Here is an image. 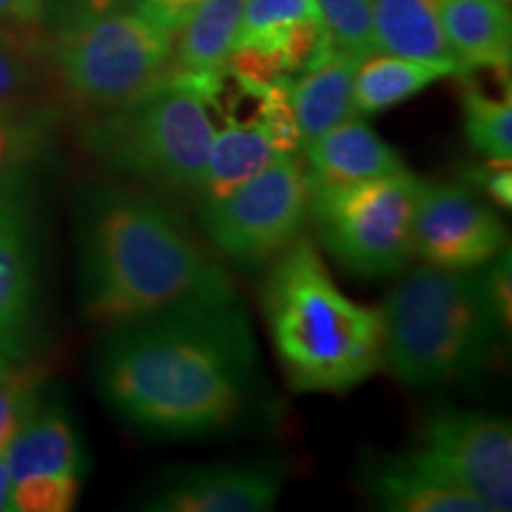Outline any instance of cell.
<instances>
[{
  "mask_svg": "<svg viewBox=\"0 0 512 512\" xmlns=\"http://www.w3.org/2000/svg\"><path fill=\"white\" fill-rule=\"evenodd\" d=\"M256 342L238 292L110 325L95 380L128 425L157 437L226 430L256 392Z\"/></svg>",
  "mask_w": 512,
  "mask_h": 512,
  "instance_id": "cell-1",
  "label": "cell"
},
{
  "mask_svg": "<svg viewBox=\"0 0 512 512\" xmlns=\"http://www.w3.org/2000/svg\"><path fill=\"white\" fill-rule=\"evenodd\" d=\"M235 294L233 280L166 204L102 188L81 216V302L93 323L150 316L190 299Z\"/></svg>",
  "mask_w": 512,
  "mask_h": 512,
  "instance_id": "cell-2",
  "label": "cell"
},
{
  "mask_svg": "<svg viewBox=\"0 0 512 512\" xmlns=\"http://www.w3.org/2000/svg\"><path fill=\"white\" fill-rule=\"evenodd\" d=\"M261 309L294 392L344 394L384 368L380 306L351 302L311 240L297 238L275 256Z\"/></svg>",
  "mask_w": 512,
  "mask_h": 512,
  "instance_id": "cell-3",
  "label": "cell"
},
{
  "mask_svg": "<svg viewBox=\"0 0 512 512\" xmlns=\"http://www.w3.org/2000/svg\"><path fill=\"white\" fill-rule=\"evenodd\" d=\"M384 368L403 387L434 389L482 373L505 323L486 273L422 266L380 306Z\"/></svg>",
  "mask_w": 512,
  "mask_h": 512,
  "instance_id": "cell-4",
  "label": "cell"
},
{
  "mask_svg": "<svg viewBox=\"0 0 512 512\" xmlns=\"http://www.w3.org/2000/svg\"><path fill=\"white\" fill-rule=\"evenodd\" d=\"M221 72L169 69L126 105L102 112L86 128L83 143L119 174L164 190L197 192L216 131L211 105Z\"/></svg>",
  "mask_w": 512,
  "mask_h": 512,
  "instance_id": "cell-5",
  "label": "cell"
},
{
  "mask_svg": "<svg viewBox=\"0 0 512 512\" xmlns=\"http://www.w3.org/2000/svg\"><path fill=\"white\" fill-rule=\"evenodd\" d=\"M174 36L138 10H107L60 27L53 60L76 105L110 112L147 91L171 69Z\"/></svg>",
  "mask_w": 512,
  "mask_h": 512,
  "instance_id": "cell-6",
  "label": "cell"
},
{
  "mask_svg": "<svg viewBox=\"0 0 512 512\" xmlns=\"http://www.w3.org/2000/svg\"><path fill=\"white\" fill-rule=\"evenodd\" d=\"M425 178L411 169L337 188H309L318 240L356 278H392L413 259V223Z\"/></svg>",
  "mask_w": 512,
  "mask_h": 512,
  "instance_id": "cell-7",
  "label": "cell"
},
{
  "mask_svg": "<svg viewBox=\"0 0 512 512\" xmlns=\"http://www.w3.org/2000/svg\"><path fill=\"white\" fill-rule=\"evenodd\" d=\"M197 219L226 259L256 266L283 254L302 238L309 219V185L292 155L249 178L219 200H202Z\"/></svg>",
  "mask_w": 512,
  "mask_h": 512,
  "instance_id": "cell-8",
  "label": "cell"
},
{
  "mask_svg": "<svg viewBox=\"0 0 512 512\" xmlns=\"http://www.w3.org/2000/svg\"><path fill=\"white\" fill-rule=\"evenodd\" d=\"M406 456L430 475L489 503L494 512L512 508V430L498 415L434 411Z\"/></svg>",
  "mask_w": 512,
  "mask_h": 512,
  "instance_id": "cell-9",
  "label": "cell"
},
{
  "mask_svg": "<svg viewBox=\"0 0 512 512\" xmlns=\"http://www.w3.org/2000/svg\"><path fill=\"white\" fill-rule=\"evenodd\" d=\"M15 512H69L81 491V446L57 406H36L5 446Z\"/></svg>",
  "mask_w": 512,
  "mask_h": 512,
  "instance_id": "cell-10",
  "label": "cell"
},
{
  "mask_svg": "<svg viewBox=\"0 0 512 512\" xmlns=\"http://www.w3.org/2000/svg\"><path fill=\"white\" fill-rule=\"evenodd\" d=\"M505 247L501 216L467 183H427L413 223V256L446 271H472Z\"/></svg>",
  "mask_w": 512,
  "mask_h": 512,
  "instance_id": "cell-11",
  "label": "cell"
},
{
  "mask_svg": "<svg viewBox=\"0 0 512 512\" xmlns=\"http://www.w3.org/2000/svg\"><path fill=\"white\" fill-rule=\"evenodd\" d=\"M283 491L275 463H209L176 467L147 486L138 508L152 512H266Z\"/></svg>",
  "mask_w": 512,
  "mask_h": 512,
  "instance_id": "cell-12",
  "label": "cell"
},
{
  "mask_svg": "<svg viewBox=\"0 0 512 512\" xmlns=\"http://www.w3.org/2000/svg\"><path fill=\"white\" fill-rule=\"evenodd\" d=\"M309 188H337L406 169L399 152L358 117L344 121L302 147Z\"/></svg>",
  "mask_w": 512,
  "mask_h": 512,
  "instance_id": "cell-13",
  "label": "cell"
},
{
  "mask_svg": "<svg viewBox=\"0 0 512 512\" xmlns=\"http://www.w3.org/2000/svg\"><path fill=\"white\" fill-rule=\"evenodd\" d=\"M36 297L29 221L12 183L0 185V351L19 354Z\"/></svg>",
  "mask_w": 512,
  "mask_h": 512,
  "instance_id": "cell-14",
  "label": "cell"
},
{
  "mask_svg": "<svg viewBox=\"0 0 512 512\" xmlns=\"http://www.w3.org/2000/svg\"><path fill=\"white\" fill-rule=\"evenodd\" d=\"M361 486L377 508L389 512H494L489 503L422 470L406 453L368 460Z\"/></svg>",
  "mask_w": 512,
  "mask_h": 512,
  "instance_id": "cell-15",
  "label": "cell"
},
{
  "mask_svg": "<svg viewBox=\"0 0 512 512\" xmlns=\"http://www.w3.org/2000/svg\"><path fill=\"white\" fill-rule=\"evenodd\" d=\"M361 60L335 50L328 60L290 81L287 100L297 124L299 150L344 121L358 117L354 105V79Z\"/></svg>",
  "mask_w": 512,
  "mask_h": 512,
  "instance_id": "cell-16",
  "label": "cell"
},
{
  "mask_svg": "<svg viewBox=\"0 0 512 512\" xmlns=\"http://www.w3.org/2000/svg\"><path fill=\"white\" fill-rule=\"evenodd\" d=\"M448 46L467 74L470 69L508 72L512 57L510 5L498 0H437Z\"/></svg>",
  "mask_w": 512,
  "mask_h": 512,
  "instance_id": "cell-17",
  "label": "cell"
},
{
  "mask_svg": "<svg viewBox=\"0 0 512 512\" xmlns=\"http://www.w3.org/2000/svg\"><path fill=\"white\" fill-rule=\"evenodd\" d=\"M375 50L384 55L432 62L465 74L448 46L437 0H370Z\"/></svg>",
  "mask_w": 512,
  "mask_h": 512,
  "instance_id": "cell-18",
  "label": "cell"
},
{
  "mask_svg": "<svg viewBox=\"0 0 512 512\" xmlns=\"http://www.w3.org/2000/svg\"><path fill=\"white\" fill-rule=\"evenodd\" d=\"M283 157L290 155L280 152L264 119H228L226 126L214 131L211 138L207 166L197 192L202 200H219Z\"/></svg>",
  "mask_w": 512,
  "mask_h": 512,
  "instance_id": "cell-19",
  "label": "cell"
},
{
  "mask_svg": "<svg viewBox=\"0 0 512 512\" xmlns=\"http://www.w3.org/2000/svg\"><path fill=\"white\" fill-rule=\"evenodd\" d=\"M247 0H200L174 36L171 69L204 74L221 72L238 43Z\"/></svg>",
  "mask_w": 512,
  "mask_h": 512,
  "instance_id": "cell-20",
  "label": "cell"
},
{
  "mask_svg": "<svg viewBox=\"0 0 512 512\" xmlns=\"http://www.w3.org/2000/svg\"><path fill=\"white\" fill-rule=\"evenodd\" d=\"M446 76H458L451 67L408 57L373 53L361 60L354 79V105L358 114H377L406 102Z\"/></svg>",
  "mask_w": 512,
  "mask_h": 512,
  "instance_id": "cell-21",
  "label": "cell"
},
{
  "mask_svg": "<svg viewBox=\"0 0 512 512\" xmlns=\"http://www.w3.org/2000/svg\"><path fill=\"white\" fill-rule=\"evenodd\" d=\"M306 22H323L316 0H247L235 48H254L273 57Z\"/></svg>",
  "mask_w": 512,
  "mask_h": 512,
  "instance_id": "cell-22",
  "label": "cell"
},
{
  "mask_svg": "<svg viewBox=\"0 0 512 512\" xmlns=\"http://www.w3.org/2000/svg\"><path fill=\"white\" fill-rule=\"evenodd\" d=\"M465 136L477 152L489 159L512 157V105L510 95L491 98L467 83L463 91Z\"/></svg>",
  "mask_w": 512,
  "mask_h": 512,
  "instance_id": "cell-23",
  "label": "cell"
},
{
  "mask_svg": "<svg viewBox=\"0 0 512 512\" xmlns=\"http://www.w3.org/2000/svg\"><path fill=\"white\" fill-rule=\"evenodd\" d=\"M38 377L19 354L0 351V451L38 406Z\"/></svg>",
  "mask_w": 512,
  "mask_h": 512,
  "instance_id": "cell-24",
  "label": "cell"
},
{
  "mask_svg": "<svg viewBox=\"0 0 512 512\" xmlns=\"http://www.w3.org/2000/svg\"><path fill=\"white\" fill-rule=\"evenodd\" d=\"M316 3L335 50L354 55L358 60L377 53L370 0H316Z\"/></svg>",
  "mask_w": 512,
  "mask_h": 512,
  "instance_id": "cell-25",
  "label": "cell"
},
{
  "mask_svg": "<svg viewBox=\"0 0 512 512\" xmlns=\"http://www.w3.org/2000/svg\"><path fill=\"white\" fill-rule=\"evenodd\" d=\"M43 121L0 107V185L15 183L19 171L43 147Z\"/></svg>",
  "mask_w": 512,
  "mask_h": 512,
  "instance_id": "cell-26",
  "label": "cell"
},
{
  "mask_svg": "<svg viewBox=\"0 0 512 512\" xmlns=\"http://www.w3.org/2000/svg\"><path fill=\"white\" fill-rule=\"evenodd\" d=\"M29 83V64L24 60L22 50L0 34V107L15 100Z\"/></svg>",
  "mask_w": 512,
  "mask_h": 512,
  "instance_id": "cell-27",
  "label": "cell"
},
{
  "mask_svg": "<svg viewBox=\"0 0 512 512\" xmlns=\"http://www.w3.org/2000/svg\"><path fill=\"white\" fill-rule=\"evenodd\" d=\"M197 3L200 0H133V10L155 22L157 27L169 31L171 36H176V31L183 27L190 12L197 8Z\"/></svg>",
  "mask_w": 512,
  "mask_h": 512,
  "instance_id": "cell-28",
  "label": "cell"
},
{
  "mask_svg": "<svg viewBox=\"0 0 512 512\" xmlns=\"http://www.w3.org/2000/svg\"><path fill=\"white\" fill-rule=\"evenodd\" d=\"M475 178L484 185V192L494 197L498 204L510 207L512 197V181H510V159H491L484 169H479Z\"/></svg>",
  "mask_w": 512,
  "mask_h": 512,
  "instance_id": "cell-29",
  "label": "cell"
},
{
  "mask_svg": "<svg viewBox=\"0 0 512 512\" xmlns=\"http://www.w3.org/2000/svg\"><path fill=\"white\" fill-rule=\"evenodd\" d=\"M124 0H50V8H53L60 27L76 19H86L102 15V12L119 8Z\"/></svg>",
  "mask_w": 512,
  "mask_h": 512,
  "instance_id": "cell-30",
  "label": "cell"
},
{
  "mask_svg": "<svg viewBox=\"0 0 512 512\" xmlns=\"http://www.w3.org/2000/svg\"><path fill=\"white\" fill-rule=\"evenodd\" d=\"M46 0H0V19L15 24L41 22Z\"/></svg>",
  "mask_w": 512,
  "mask_h": 512,
  "instance_id": "cell-31",
  "label": "cell"
},
{
  "mask_svg": "<svg viewBox=\"0 0 512 512\" xmlns=\"http://www.w3.org/2000/svg\"><path fill=\"white\" fill-rule=\"evenodd\" d=\"M0 512H15V508H12V479L5 448L0 451Z\"/></svg>",
  "mask_w": 512,
  "mask_h": 512,
  "instance_id": "cell-32",
  "label": "cell"
},
{
  "mask_svg": "<svg viewBox=\"0 0 512 512\" xmlns=\"http://www.w3.org/2000/svg\"><path fill=\"white\" fill-rule=\"evenodd\" d=\"M498 3H503V5H510V0H498Z\"/></svg>",
  "mask_w": 512,
  "mask_h": 512,
  "instance_id": "cell-33",
  "label": "cell"
}]
</instances>
